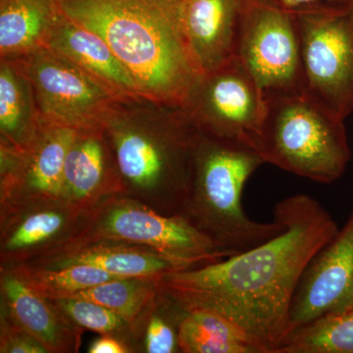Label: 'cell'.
Here are the masks:
<instances>
[{"label":"cell","mask_w":353,"mask_h":353,"mask_svg":"<svg viewBox=\"0 0 353 353\" xmlns=\"http://www.w3.org/2000/svg\"><path fill=\"white\" fill-rule=\"evenodd\" d=\"M273 215L284 229L252 250L197 268L166 272L159 289L183 310L210 311L239 327L264 353H278L290 333V310L311 260L338 234L319 201L296 194Z\"/></svg>","instance_id":"cell-1"},{"label":"cell","mask_w":353,"mask_h":353,"mask_svg":"<svg viewBox=\"0 0 353 353\" xmlns=\"http://www.w3.org/2000/svg\"><path fill=\"white\" fill-rule=\"evenodd\" d=\"M178 345L182 352L187 353H248L240 345L213 338L203 331L187 312L179 324Z\"/></svg>","instance_id":"cell-23"},{"label":"cell","mask_w":353,"mask_h":353,"mask_svg":"<svg viewBox=\"0 0 353 353\" xmlns=\"http://www.w3.org/2000/svg\"><path fill=\"white\" fill-rule=\"evenodd\" d=\"M52 301L57 303L61 310L77 324L97 333H111L120 329L125 322L124 319L110 309L88 299L61 297L53 299Z\"/></svg>","instance_id":"cell-22"},{"label":"cell","mask_w":353,"mask_h":353,"mask_svg":"<svg viewBox=\"0 0 353 353\" xmlns=\"http://www.w3.org/2000/svg\"><path fill=\"white\" fill-rule=\"evenodd\" d=\"M345 120L307 94L267 101L261 153L266 163L322 183H331L350 160Z\"/></svg>","instance_id":"cell-4"},{"label":"cell","mask_w":353,"mask_h":353,"mask_svg":"<svg viewBox=\"0 0 353 353\" xmlns=\"http://www.w3.org/2000/svg\"><path fill=\"white\" fill-rule=\"evenodd\" d=\"M104 134L105 130L78 131L65 160L61 192L85 199L99 189L106 170Z\"/></svg>","instance_id":"cell-17"},{"label":"cell","mask_w":353,"mask_h":353,"mask_svg":"<svg viewBox=\"0 0 353 353\" xmlns=\"http://www.w3.org/2000/svg\"><path fill=\"white\" fill-rule=\"evenodd\" d=\"M259 1L282 9L287 12L301 14L347 6L352 3L353 0H259Z\"/></svg>","instance_id":"cell-26"},{"label":"cell","mask_w":353,"mask_h":353,"mask_svg":"<svg viewBox=\"0 0 353 353\" xmlns=\"http://www.w3.org/2000/svg\"><path fill=\"white\" fill-rule=\"evenodd\" d=\"M181 0H60L70 19L103 39L141 97L183 108L199 77L183 36Z\"/></svg>","instance_id":"cell-2"},{"label":"cell","mask_w":353,"mask_h":353,"mask_svg":"<svg viewBox=\"0 0 353 353\" xmlns=\"http://www.w3.org/2000/svg\"><path fill=\"white\" fill-rule=\"evenodd\" d=\"M88 352L90 353H125L128 352V350L119 341L104 336L95 341L90 345Z\"/></svg>","instance_id":"cell-28"},{"label":"cell","mask_w":353,"mask_h":353,"mask_svg":"<svg viewBox=\"0 0 353 353\" xmlns=\"http://www.w3.org/2000/svg\"><path fill=\"white\" fill-rule=\"evenodd\" d=\"M248 0H181V24L188 48L201 74L236 57Z\"/></svg>","instance_id":"cell-11"},{"label":"cell","mask_w":353,"mask_h":353,"mask_svg":"<svg viewBox=\"0 0 353 353\" xmlns=\"http://www.w3.org/2000/svg\"><path fill=\"white\" fill-rule=\"evenodd\" d=\"M41 118L32 83L14 60H0V130L14 148H25L36 137Z\"/></svg>","instance_id":"cell-15"},{"label":"cell","mask_w":353,"mask_h":353,"mask_svg":"<svg viewBox=\"0 0 353 353\" xmlns=\"http://www.w3.org/2000/svg\"><path fill=\"white\" fill-rule=\"evenodd\" d=\"M78 131L41 119L36 137L18 150L28 185L44 196L61 194L65 160Z\"/></svg>","instance_id":"cell-14"},{"label":"cell","mask_w":353,"mask_h":353,"mask_svg":"<svg viewBox=\"0 0 353 353\" xmlns=\"http://www.w3.org/2000/svg\"><path fill=\"white\" fill-rule=\"evenodd\" d=\"M352 309H353V279L345 296L341 297V301L336 303V305L330 313L345 312V311L352 310Z\"/></svg>","instance_id":"cell-29"},{"label":"cell","mask_w":353,"mask_h":353,"mask_svg":"<svg viewBox=\"0 0 353 353\" xmlns=\"http://www.w3.org/2000/svg\"><path fill=\"white\" fill-rule=\"evenodd\" d=\"M266 163L256 150L197 130L192 176V223L228 256L261 245L284 229L278 216L271 223L250 219L243 210L245 183Z\"/></svg>","instance_id":"cell-3"},{"label":"cell","mask_w":353,"mask_h":353,"mask_svg":"<svg viewBox=\"0 0 353 353\" xmlns=\"http://www.w3.org/2000/svg\"><path fill=\"white\" fill-rule=\"evenodd\" d=\"M63 226V218L57 212H39L28 217L7 243L9 250H19L48 240Z\"/></svg>","instance_id":"cell-24"},{"label":"cell","mask_w":353,"mask_h":353,"mask_svg":"<svg viewBox=\"0 0 353 353\" xmlns=\"http://www.w3.org/2000/svg\"><path fill=\"white\" fill-rule=\"evenodd\" d=\"M353 279V214L304 271L290 310V334L333 310Z\"/></svg>","instance_id":"cell-10"},{"label":"cell","mask_w":353,"mask_h":353,"mask_svg":"<svg viewBox=\"0 0 353 353\" xmlns=\"http://www.w3.org/2000/svg\"><path fill=\"white\" fill-rule=\"evenodd\" d=\"M178 347V334L161 318H152L146 332V352L150 353H172Z\"/></svg>","instance_id":"cell-25"},{"label":"cell","mask_w":353,"mask_h":353,"mask_svg":"<svg viewBox=\"0 0 353 353\" xmlns=\"http://www.w3.org/2000/svg\"><path fill=\"white\" fill-rule=\"evenodd\" d=\"M60 12V0H0V60L19 59L43 46Z\"/></svg>","instance_id":"cell-13"},{"label":"cell","mask_w":353,"mask_h":353,"mask_svg":"<svg viewBox=\"0 0 353 353\" xmlns=\"http://www.w3.org/2000/svg\"><path fill=\"white\" fill-rule=\"evenodd\" d=\"M43 46L105 85L120 101L143 99L131 74L103 39L70 19L62 11L50 28Z\"/></svg>","instance_id":"cell-12"},{"label":"cell","mask_w":353,"mask_h":353,"mask_svg":"<svg viewBox=\"0 0 353 353\" xmlns=\"http://www.w3.org/2000/svg\"><path fill=\"white\" fill-rule=\"evenodd\" d=\"M7 304L21 330L31 334L48 352L63 345V328L46 297L37 294L24 281L6 279L3 285Z\"/></svg>","instance_id":"cell-16"},{"label":"cell","mask_w":353,"mask_h":353,"mask_svg":"<svg viewBox=\"0 0 353 353\" xmlns=\"http://www.w3.org/2000/svg\"><path fill=\"white\" fill-rule=\"evenodd\" d=\"M73 264L92 265L120 278L155 281L166 272L176 270L175 266L159 253L114 248L83 250L71 255L62 263L63 266Z\"/></svg>","instance_id":"cell-19"},{"label":"cell","mask_w":353,"mask_h":353,"mask_svg":"<svg viewBox=\"0 0 353 353\" xmlns=\"http://www.w3.org/2000/svg\"><path fill=\"white\" fill-rule=\"evenodd\" d=\"M182 109L199 132L260 153L267 101L238 58L202 74Z\"/></svg>","instance_id":"cell-8"},{"label":"cell","mask_w":353,"mask_h":353,"mask_svg":"<svg viewBox=\"0 0 353 353\" xmlns=\"http://www.w3.org/2000/svg\"><path fill=\"white\" fill-rule=\"evenodd\" d=\"M278 353H353V309L330 313L296 330Z\"/></svg>","instance_id":"cell-18"},{"label":"cell","mask_w":353,"mask_h":353,"mask_svg":"<svg viewBox=\"0 0 353 353\" xmlns=\"http://www.w3.org/2000/svg\"><path fill=\"white\" fill-rule=\"evenodd\" d=\"M236 58L266 101L305 94L301 36L296 15L248 0Z\"/></svg>","instance_id":"cell-5"},{"label":"cell","mask_w":353,"mask_h":353,"mask_svg":"<svg viewBox=\"0 0 353 353\" xmlns=\"http://www.w3.org/2000/svg\"><path fill=\"white\" fill-rule=\"evenodd\" d=\"M294 15L305 94L345 120L353 110V2Z\"/></svg>","instance_id":"cell-6"},{"label":"cell","mask_w":353,"mask_h":353,"mask_svg":"<svg viewBox=\"0 0 353 353\" xmlns=\"http://www.w3.org/2000/svg\"><path fill=\"white\" fill-rule=\"evenodd\" d=\"M102 228L110 238L150 246L168 259L176 270L229 257L183 216L164 217L148 208L123 206L110 211Z\"/></svg>","instance_id":"cell-9"},{"label":"cell","mask_w":353,"mask_h":353,"mask_svg":"<svg viewBox=\"0 0 353 353\" xmlns=\"http://www.w3.org/2000/svg\"><path fill=\"white\" fill-rule=\"evenodd\" d=\"M1 352L10 353H41L48 352L46 348L31 334L11 333L2 340Z\"/></svg>","instance_id":"cell-27"},{"label":"cell","mask_w":353,"mask_h":353,"mask_svg":"<svg viewBox=\"0 0 353 353\" xmlns=\"http://www.w3.org/2000/svg\"><path fill=\"white\" fill-rule=\"evenodd\" d=\"M32 83L41 119L77 130H104L119 99L68 59L41 46L14 60Z\"/></svg>","instance_id":"cell-7"},{"label":"cell","mask_w":353,"mask_h":353,"mask_svg":"<svg viewBox=\"0 0 353 353\" xmlns=\"http://www.w3.org/2000/svg\"><path fill=\"white\" fill-rule=\"evenodd\" d=\"M120 278L92 265L73 264L59 271H36L24 276L26 284L46 299H60Z\"/></svg>","instance_id":"cell-21"},{"label":"cell","mask_w":353,"mask_h":353,"mask_svg":"<svg viewBox=\"0 0 353 353\" xmlns=\"http://www.w3.org/2000/svg\"><path fill=\"white\" fill-rule=\"evenodd\" d=\"M155 288H158L155 280L117 279L65 297L94 301L110 309L125 322L132 324L155 296Z\"/></svg>","instance_id":"cell-20"}]
</instances>
